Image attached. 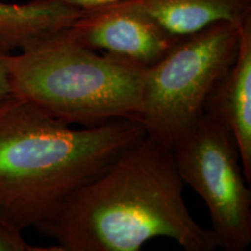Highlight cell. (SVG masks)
I'll list each match as a JSON object with an SVG mask.
<instances>
[{
  "label": "cell",
  "mask_w": 251,
  "mask_h": 251,
  "mask_svg": "<svg viewBox=\"0 0 251 251\" xmlns=\"http://www.w3.org/2000/svg\"><path fill=\"white\" fill-rule=\"evenodd\" d=\"M56 248H37L26 242L23 234L7 227L0 221V251H42ZM58 251V250H57Z\"/></svg>",
  "instance_id": "30bf717a"
},
{
  "label": "cell",
  "mask_w": 251,
  "mask_h": 251,
  "mask_svg": "<svg viewBox=\"0 0 251 251\" xmlns=\"http://www.w3.org/2000/svg\"><path fill=\"white\" fill-rule=\"evenodd\" d=\"M184 185L201 197L216 248L244 251L251 243V192L234 137L203 113L172 146Z\"/></svg>",
  "instance_id": "5b68a950"
},
{
  "label": "cell",
  "mask_w": 251,
  "mask_h": 251,
  "mask_svg": "<svg viewBox=\"0 0 251 251\" xmlns=\"http://www.w3.org/2000/svg\"><path fill=\"white\" fill-rule=\"evenodd\" d=\"M11 47L0 41V103L12 96L11 77L8 71V57L12 54Z\"/></svg>",
  "instance_id": "8fae6325"
},
{
  "label": "cell",
  "mask_w": 251,
  "mask_h": 251,
  "mask_svg": "<svg viewBox=\"0 0 251 251\" xmlns=\"http://www.w3.org/2000/svg\"><path fill=\"white\" fill-rule=\"evenodd\" d=\"M80 14L63 0L0 2V41L12 49L21 50L37 40L67 29Z\"/></svg>",
  "instance_id": "9c48e42d"
},
{
  "label": "cell",
  "mask_w": 251,
  "mask_h": 251,
  "mask_svg": "<svg viewBox=\"0 0 251 251\" xmlns=\"http://www.w3.org/2000/svg\"><path fill=\"white\" fill-rule=\"evenodd\" d=\"M170 147L144 135L75 191L36 229L59 251H139L166 237L186 251L216 249L184 200Z\"/></svg>",
  "instance_id": "6da1fadb"
},
{
  "label": "cell",
  "mask_w": 251,
  "mask_h": 251,
  "mask_svg": "<svg viewBox=\"0 0 251 251\" xmlns=\"http://www.w3.org/2000/svg\"><path fill=\"white\" fill-rule=\"evenodd\" d=\"M203 113L227 128L251 183V15L240 24V46L233 64L216 80Z\"/></svg>",
  "instance_id": "52a82bcc"
},
{
  "label": "cell",
  "mask_w": 251,
  "mask_h": 251,
  "mask_svg": "<svg viewBox=\"0 0 251 251\" xmlns=\"http://www.w3.org/2000/svg\"><path fill=\"white\" fill-rule=\"evenodd\" d=\"M65 34L85 48L115 56L142 69L158 62L179 39L130 0L81 12Z\"/></svg>",
  "instance_id": "8992f818"
},
{
  "label": "cell",
  "mask_w": 251,
  "mask_h": 251,
  "mask_svg": "<svg viewBox=\"0 0 251 251\" xmlns=\"http://www.w3.org/2000/svg\"><path fill=\"white\" fill-rule=\"evenodd\" d=\"M63 1L80 12H89L93 11V9L115 4V2L122 1V0H63Z\"/></svg>",
  "instance_id": "7c38bea8"
},
{
  "label": "cell",
  "mask_w": 251,
  "mask_h": 251,
  "mask_svg": "<svg viewBox=\"0 0 251 251\" xmlns=\"http://www.w3.org/2000/svg\"><path fill=\"white\" fill-rule=\"evenodd\" d=\"M8 71L12 96L69 125L139 122L146 69L78 45L65 29L9 55Z\"/></svg>",
  "instance_id": "3957f363"
},
{
  "label": "cell",
  "mask_w": 251,
  "mask_h": 251,
  "mask_svg": "<svg viewBox=\"0 0 251 251\" xmlns=\"http://www.w3.org/2000/svg\"><path fill=\"white\" fill-rule=\"evenodd\" d=\"M166 31L183 37L221 21L240 24L251 15V0H130Z\"/></svg>",
  "instance_id": "ba28073f"
},
{
  "label": "cell",
  "mask_w": 251,
  "mask_h": 251,
  "mask_svg": "<svg viewBox=\"0 0 251 251\" xmlns=\"http://www.w3.org/2000/svg\"><path fill=\"white\" fill-rule=\"evenodd\" d=\"M240 24L221 21L179 37L146 69L139 124L147 136L172 148L201 118L212 87L236 58Z\"/></svg>",
  "instance_id": "277c9868"
},
{
  "label": "cell",
  "mask_w": 251,
  "mask_h": 251,
  "mask_svg": "<svg viewBox=\"0 0 251 251\" xmlns=\"http://www.w3.org/2000/svg\"><path fill=\"white\" fill-rule=\"evenodd\" d=\"M144 135L133 120L75 128L11 96L0 103V221L36 229Z\"/></svg>",
  "instance_id": "7a4b0ae2"
}]
</instances>
